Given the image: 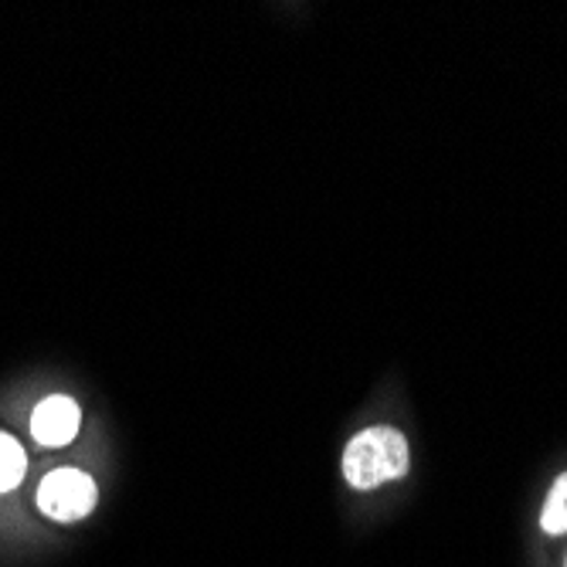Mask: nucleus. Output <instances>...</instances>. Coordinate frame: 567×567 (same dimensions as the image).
I'll list each match as a JSON object with an SVG mask.
<instances>
[{
  "label": "nucleus",
  "mask_w": 567,
  "mask_h": 567,
  "mask_svg": "<svg viewBox=\"0 0 567 567\" xmlns=\"http://www.w3.org/2000/svg\"><path fill=\"white\" fill-rule=\"evenodd\" d=\"M408 439L391 425H374L353 435L343 449V480L353 489H378L408 473Z\"/></svg>",
  "instance_id": "obj_1"
},
{
  "label": "nucleus",
  "mask_w": 567,
  "mask_h": 567,
  "mask_svg": "<svg viewBox=\"0 0 567 567\" xmlns=\"http://www.w3.org/2000/svg\"><path fill=\"white\" fill-rule=\"evenodd\" d=\"M99 503V489L82 470H55L38 486V509L55 524H79Z\"/></svg>",
  "instance_id": "obj_2"
},
{
  "label": "nucleus",
  "mask_w": 567,
  "mask_h": 567,
  "mask_svg": "<svg viewBox=\"0 0 567 567\" xmlns=\"http://www.w3.org/2000/svg\"><path fill=\"white\" fill-rule=\"evenodd\" d=\"M79 419H82V411H79V404L72 398L51 394V398H44L34 408V415H31V435L44 449H62V445H69L79 435Z\"/></svg>",
  "instance_id": "obj_3"
},
{
  "label": "nucleus",
  "mask_w": 567,
  "mask_h": 567,
  "mask_svg": "<svg viewBox=\"0 0 567 567\" xmlns=\"http://www.w3.org/2000/svg\"><path fill=\"white\" fill-rule=\"evenodd\" d=\"M24 473H28V455H24V449L18 445V439L0 432V493L18 489L21 480H24Z\"/></svg>",
  "instance_id": "obj_4"
},
{
  "label": "nucleus",
  "mask_w": 567,
  "mask_h": 567,
  "mask_svg": "<svg viewBox=\"0 0 567 567\" xmlns=\"http://www.w3.org/2000/svg\"><path fill=\"white\" fill-rule=\"evenodd\" d=\"M540 527H544V534H550V537L567 534V473H560L557 483H554L550 493H547V503H544V509H540Z\"/></svg>",
  "instance_id": "obj_5"
},
{
  "label": "nucleus",
  "mask_w": 567,
  "mask_h": 567,
  "mask_svg": "<svg viewBox=\"0 0 567 567\" xmlns=\"http://www.w3.org/2000/svg\"><path fill=\"white\" fill-rule=\"evenodd\" d=\"M564 567H567V560H564Z\"/></svg>",
  "instance_id": "obj_6"
}]
</instances>
